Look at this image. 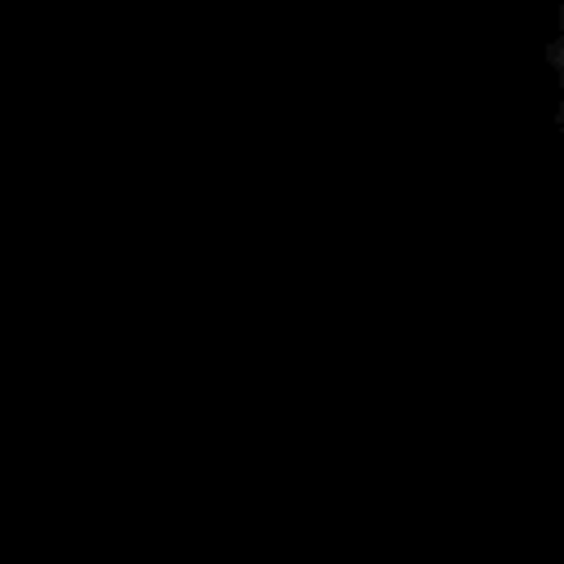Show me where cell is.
<instances>
[{"instance_id":"cell-1","label":"cell","mask_w":564,"mask_h":564,"mask_svg":"<svg viewBox=\"0 0 564 564\" xmlns=\"http://www.w3.org/2000/svg\"><path fill=\"white\" fill-rule=\"evenodd\" d=\"M551 62H555V75H560V128H564V35L551 44Z\"/></svg>"}]
</instances>
